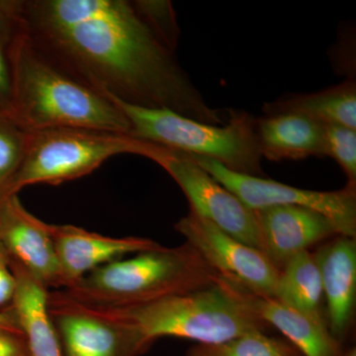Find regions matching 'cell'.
Instances as JSON below:
<instances>
[{"instance_id":"1","label":"cell","mask_w":356,"mask_h":356,"mask_svg":"<svg viewBox=\"0 0 356 356\" xmlns=\"http://www.w3.org/2000/svg\"><path fill=\"white\" fill-rule=\"evenodd\" d=\"M21 17L42 50L102 95L211 125L231 116L205 102L132 1L21 0Z\"/></svg>"},{"instance_id":"2","label":"cell","mask_w":356,"mask_h":356,"mask_svg":"<svg viewBox=\"0 0 356 356\" xmlns=\"http://www.w3.org/2000/svg\"><path fill=\"white\" fill-rule=\"evenodd\" d=\"M9 116L27 131L58 127L127 134L130 124L102 93L74 76L22 31L11 53Z\"/></svg>"},{"instance_id":"3","label":"cell","mask_w":356,"mask_h":356,"mask_svg":"<svg viewBox=\"0 0 356 356\" xmlns=\"http://www.w3.org/2000/svg\"><path fill=\"white\" fill-rule=\"evenodd\" d=\"M219 278L197 250L185 242L109 262L60 292L81 305L127 308L210 286Z\"/></svg>"},{"instance_id":"4","label":"cell","mask_w":356,"mask_h":356,"mask_svg":"<svg viewBox=\"0 0 356 356\" xmlns=\"http://www.w3.org/2000/svg\"><path fill=\"white\" fill-rule=\"evenodd\" d=\"M81 306L100 317L137 330L154 343L159 337H172L202 344L219 343L254 332L267 334L270 327L248 310L221 278L210 286L139 306Z\"/></svg>"},{"instance_id":"5","label":"cell","mask_w":356,"mask_h":356,"mask_svg":"<svg viewBox=\"0 0 356 356\" xmlns=\"http://www.w3.org/2000/svg\"><path fill=\"white\" fill-rule=\"evenodd\" d=\"M103 95L127 119L130 137L213 159L231 172L266 177L252 115L233 109L226 124L211 125L170 110L144 108Z\"/></svg>"},{"instance_id":"6","label":"cell","mask_w":356,"mask_h":356,"mask_svg":"<svg viewBox=\"0 0 356 356\" xmlns=\"http://www.w3.org/2000/svg\"><path fill=\"white\" fill-rule=\"evenodd\" d=\"M153 143L127 134L95 129L58 127L28 131L24 156L11 194L30 185H58L86 177L112 156L131 154L149 158Z\"/></svg>"},{"instance_id":"7","label":"cell","mask_w":356,"mask_h":356,"mask_svg":"<svg viewBox=\"0 0 356 356\" xmlns=\"http://www.w3.org/2000/svg\"><path fill=\"white\" fill-rule=\"evenodd\" d=\"M208 175L235 194L250 210L277 205H295L322 213L337 227L339 235L355 238L356 186L337 191H313L227 170L213 159L186 154Z\"/></svg>"},{"instance_id":"8","label":"cell","mask_w":356,"mask_h":356,"mask_svg":"<svg viewBox=\"0 0 356 356\" xmlns=\"http://www.w3.org/2000/svg\"><path fill=\"white\" fill-rule=\"evenodd\" d=\"M163 168L188 199L191 211L245 245L261 250L254 211L180 152L154 146L149 159Z\"/></svg>"},{"instance_id":"9","label":"cell","mask_w":356,"mask_h":356,"mask_svg":"<svg viewBox=\"0 0 356 356\" xmlns=\"http://www.w3.org/2000/svg\"><path fill=\"white\" fill-rule=\"evenodd\" d=\"M175 228L222 278L273 298L280 270L261 250L240 242L191 211Z\"/></svg>"},{"instance_id":"10","label":"cell","mask_w":356,"mask_h":356,"mask_svg":"<svg viewBox=\"0 0 356 356\" xmlns=\"http://www.w3.org/2000/svg\"><path fill=\"white\" fill-rule=\"evenodd\" d=\"M48 304L65 356H140L153 346L137 330L91 313L60 290L49 292Z\"/></svg>"},{"instance_id":"11","label":"cell","mask_w":356,"mask_h":356,"mask_svg":"<svg viewBox=\"0 0 356 356\" xmlns=\"http://www.w3.org/2000/svg\"><path fill=\"white\" fill-rule=\"evenodd\" d=\"M0 243L9 259L20 264L48 289L60 287L50 224L28 212L18 194L0 201Z\"/></svg>"},{"instance_id":"12","label":"cell","mask_w":356,"mask_h":356,"mask_svg":"<svg viewBox=\"0 0 356 356\" xmlns=\"http://www.w3.org/2000/svg\"><path fill=\"white\" fill-rule=\"evenodd\" d=\"M60 269V287L74 286L86 274L130 254L161 247L147 238H111L70 225H50Z\"/></svg>"},{"instance_id":"13","label":"cell","mask_w":356,"mask_h":356,"mask_svg":"<svg viewBox=\"0 0 356 356\" xmlns=\"http://www.w3.org/2000/svg\"><path fill=\"white\" fill-rule=\"evenodd\" d=\"M254 215L261 250L280 270L294 255L339 235L329 218L301 206H270Z\"/></svg>"},{"instance_id":"14","label":"cell","mask_w":356,"mask_h":356,"mask_svg":"<svg viewBox=\"0 0 356 356\" xmlns=\"http://www.w3.org/2000/svg\"><path fill=\"white\" fill-rule=\"evenodd\" d=\"M221 280L248 310L278 330L302 356H341L343 353V344L332 336L325 321L306 315L271 297L261 296L233 281L222 277Z\"/></svg>"},{"instance_id":"15","label":"cell","mask_w":356,"mask_h":356,"mask_svg":"<svg viewBox=\"0 0 356 356\" xmlns=\"http://www.w3.org/2000/svg\"><path fill=\"white\" fill-rule=\"evenodd\" d=\"M327 304V329L343 344L355 315L356 241L343 235L325 241L314 254Z\"/></svg>"},{"instance_id":"16","label":"cell","mask_w":356,"mask_h":356,"mask_svg":"<svg viewBox=\"0 0 356 356\" xmlns=\"http://www.w3.org/2000/svg\"><path fill=\"white\" fill-rule=\"evenodd\" d=\"M15 278L13 314L30 356H64L49 312V289L17 262L9 259Z\"/></svg>"},{"instance_id":"17","label":"cell","mask_w":356,"mask_h":356,"mask_svg":"<svg viewBox=\"0 0 356 356\" xmlns=\"http://www.w3.org/2000/svg\"><path fill=\"white\" fill-rule=\"evenodd\" d=\"M261 158L268 161L327 156L325 125L302 115H264L255 119Z\"/></svg>"},{"instance_id":"18","label":"cell","mask_w":356,"mask_h":356,"mask_svg":"<svg viewBox=\"0 0 356 356\" xmlns=\"http://www.w3.org/2000/svg\"><path fill=\"white\" fill-rule=\"evenodd\" d=\"M264 114L292 113L308 117L324 125H341L356 130V84H341L308 95H288L266 103Z\"/></svg>"},{"instance_id":"19","label":"cell","mask_w":356,"mask_h":356,"mask_svg":"<svg viewBox=\"0 0 356 356\" xmlns=\"http://www.w3.org/2000/svg\"><path fill=\"white\" fill-rule=\"evenodd\" d=\"M274 299L311 317L325 320L322 280L314 254L294 255L280 269Z\"/></svg>"},{"instance_id":"20","label":"cell","mask_w":356,"mask_h":356,"mask_svg":"<svg viewBox=\"0 0 356 356\" xmlns=\"http://www.w3.org/2000/svg\"><path fill=\"white\" fill-rule=\"evenodd\" d=\"M186 356H302L288 341L254 332L219 343H198L187 350Z\"/></svg>"},{"instance_id":"21","label":"cell","mask_w":356,"mask_h":356,"mask_svg":"<svg viewBox=\"0 0 356 356\" xmlns=\"http://www.w3.org/2000/svg\"><path fill=\"white\" fill-rule=\"evenodd\" d=\"M28 131L9 115L0 116V201L11 194L14 178L24 156Z\"/></svg>"},{"instance_id":"22","label":"cell","mask_w":356,"mask_h":356,"mask_svg":"<svg viewBox=\"0 0 356 356\" xmlns=\"http://www.w3.org/2000/svg\"><path fill=\"white\" fill-rule=\"evenodd\" d=\"M23 29L21 0H0V102L9 112L11 91V53Z\"/></svg>"},{"instance_id":"23","label":"cell","mask_w":356,"mask_h":356,"mask_svg":"<svg viewBox=\"0 0 356 356\" xmlns=\"http://www.w3.org/2000/svg\"><path fill=\"white\" fill-rule=\"evenodd\" d=\"M136 11L166 48L175 51L179 41V27L172 2L166 0L132 1Z\"/></svg>"},{"instance_id":"24","label":"cell","mask_w":356,"mask_h":356,"mask_svg":"<svg viewBox=\"0 0 356 356\" xmlns=\"http://www.w3.org/2000/svg\"><path fill=\"white\" fill-rule=\"evenodd\" d=\"M327 156L341 165L348 184L356 186V131L341 125H325Z\"/></svg>"},{"instance_id":"25","label":"cell","mask_w":356,"mask_h":356,"mask_svg":"<svg viewBox=\"0 0 356 356\" xmlns=\"http://www.w3.org/2000/svg\"><path fill=\"white\" fill-rule=\"evenodd\" d=\"M0 356H30L22 334L0 330Z\"/></svg>"},{"instance_id":"26","label":"cell","mask_w":356,"mask_h":356,"mask_svg":"<svg viewBox=\"0 0 356 356\" xmlns=\"http://www.w3.org/2000/svg\"><path fill=\"white\" fill-rule=\"evenodd\" d=\"M15 291V278L8 266H0V306L13 300Z\"/></svg>"},{"instance_id":"27","label":"cell","mask_w":356,"mask_h":356,"mask_svg":"<svg viewBox=\"0 0 356 356\" xmlns=\"http://www.w3.org/2000/svg\"><path fill=\"white\" fill-rule=\"evenodd\" d=\"M0 330L22 334L19 327H18L17 322H16L15 318H14L13 312L9 314L0 312Z\"/></svg>"},{"instance_id":"28","label":"cell","mask_w":356,"mask_h":356,"mask_svg":"<svg viewBox=\"0 0 356 356\" xmlns=\"http://www.w3.org/2000/svg\"><path fill=\"white\" fill-rule=\"evenodd\" d=\"M9 257L7 254L6 248L0 243V266H8Z\"/></svg>"},{"instance_id":"29","label":"cell","mask_w":356,"mask_h":356,"mask_svg":"<svg viewBox=\"0 0 356 356\" xmlns=\"http://www.w3.org/2000/svg\"><path fill=\"white\" fill-rule=\"evenodd\" d=\"M341 356H356V348L355 346L353 348H346V350H343V353H341Z\"/></svg>"},{"instance_id":"30","label":"cell","mask_w":356,"mask_h":356,"mask_svg":"<svg viewBox=\"0 0 356 356\" xmlns=\"http://www.w3.org/2000/svg\"><path fill=\"white\" fill-rule=\"evenodd\" d=\"M4 115H9L8 109L3 103L0 102V116H4Z\"/></svg>"}]
</instances>
